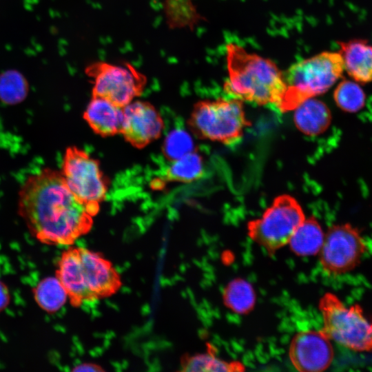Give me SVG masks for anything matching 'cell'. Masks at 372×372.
Segmentation results:
<instances>
[{"label":"cell","instance_id":"obj_1","mask_svg":"<svg viewBox=\"0 0 372 372\" xmlns=\"http://www.w3.org/2000/svg\"><path fill=\"white\" fill-rule=\"evenodd\" d=\"M18 209L32 234L48 245H72L93 225L94 216L61 172L50 168L25 180L19 192Z\"/></svg>","mask_w":372,"mask_h":372},{"label":"cell","instance_id":"obj_2","mask_svg":"<svg viewBox=\"0 0 372 372\" xmlns=\"http://www.w3.org/2000/svg\"><path fill=\"white\" fill-rule=\"evenodd\" d=\"M228 79L224 90L231 98L276 107L286 90L283 73L271 60L231 43L226 46Z\"/></svg>","mask_w":372,"mask_h":372},{"label":"cell","instance_id":"obj_3","mask_svg":"<svg viewBox=\"0 0 372 372\" xmlns=\"http://www.w3.org/2000/svg\"><path fill=\"white\" fill-rule=\"evenodd\" d=\"M56 278L74 307L110 297L122 286L121 276L110 260L83 247H70L63 252Z\"/></svg>","mask_w":372,"mask_h":372},{"label":"cell","instance_id":"obj_4","mask_svg":"<svg viewBox=\"0 0 372 372\" xmlns=\"http://www.w3.org/2000/svg\"><path fill=\"white\" fill-rule=\"evenodd\" d=\"M344 71L339 52H322L293 63L283 73L286 90L277 108L282 112H288L305 100L325 93Z\"/></svg>","mask_w":372,"mask_h":372},{"label":"cell","instance_id":"obj_5","mask_svg":"<svg viewBox=\"0 0 372 372\" xmlns=\"http://www.w3.org/2000/svg\"><path fill=\"white\" fill-rule=\"evenodd\" d=\"M322 330L338 344L358 352L372 353V318L359 304L349 307L334 293L327 292L319 302Z\"/></svg>","mask_w":372,"mask_h":372},{"label":"cell","instance_id":"obj_6","mask_svg":"<svg viewBox=\"0 0 372 372\" xmlns=\"http://www.w3.org/2000/svg\"><path fill=\"white\" fill-rule=\"evenodd\" d=\"M242 101L231 98L200 101L194 104L187 123L198 138L231 145L241 138L247 120Z\"/></svg>","mask_w":372,"mask_h":372},{"label":"cell","instance_id":"obj_7","mask_svg":"<svg viewBox=\"0 0 372 372\" xmlns=\"http://www.w3.org/2000/svg\"><path fill=\"white\" fill-rule=\"evenodd\" d=\"M304 219L298 202L290 195H280L273 200L260 218L248 223L247 234L269 255H273L289 243Z\"/></svg>","mask_w":372,"mask_h":372},{"label":"cell","instance_id":"obj_8","mask_svg":"<svg viewBox=\"0 0 372 372\" xmlns=\"http://www.w3.org/2000/svg\"><path fill=\"white\" fill-rule=\"evenodd\" d=\"M61 172L72 193L95 216L109 185L99 161L84 150L70 147L65 151Z\"/></svg>","mask_w":372,"mask_h":372},{"label":"cell","instance_id":"obj_9","mask_svg":"<svg viewBox=\"0 0 372 372\" xmlns=\"http://www.w3.org/2000/svg\"><path fill=\"white\" fill-rule=\"evenodd\" d=\"M85 73L92 82V96L103 98L121 107L140 96L147 83L145 76L129 63L96 61L88 64Z\"/></svg>","mask_w":372,"mask_h":372},{"label":"cell","instance_id":"obj_10","mask_svg":"<svg viewBox=\"0 0 372 372\" xmlns=\"http://www.w3.org/2000/svg\"><path fill=\"white\" fill-rule=\"evenodd\" d=\"M366 251L360 229L350 223L334 225L324 234L320 262L327 273L342 275L358 267Z\"/></svg>","mask_w":372,"mask_h":372},{"label":"cell","instance_id":"obj_11","mask_svg":"<svg viewBox=\"0 0 372 372\" xmlns=\"http://www.w3.org/2000/svg\"><path fill=\"white\" fill-rule=\"evenodd\" d=\"M331 341L322 329L297 333L292 338L289 349L291 364L302 372L326 370L333 359Z\"/></svg>","mask_w":372,"mask_h":372},{"label":"cell","instance_id":"obj_12","mask_svg":"<svg viewBox=\"0 0 372 372\" xmlns=\"http://www.w3.org/2000/svg\"><path fill=\"white\" fill-rule=\"evenodd\" d=\"M123 112L121 134L132 146L143 148L161 135L163 118L149 102L133 101L123 107Z\"/></svg>","mask_w":372,"mask_h":372},{"label":"cell","instance_id":"obj_13","mask_svg":"<svg viewBox=\"0 0 372 372\" xmlns=\"http://www.w3.org/2000/svg\"><path fill=\"white\" fill-rule=\"evenodd\" d=\"M344 71L357 83L372 82V45L366 39L339 41Z\"/></svg>","mask_w":372,"mask_h":372},{"label":"cell","instance_id":"obj_14","mask_svg":"<svg viewBox=\"0 0 372 372\" xmlns=\"http://www.w3.org/2000/svg\"><path fill=\"white\" fill-rule=\"evenodd\" d=\"M83 118L96 134L103 137L114 136L121 132L123 107L103 98L92 96Z\"/></svg>","mask_w":372,"mask_h":372},{"label":"cell","instance_id":"obj_15","mask_svg":"<svg viewBox=\"0 0 372 372\" xmlns=\"http://www.w3.org/2000/svg\"><path fill=\"white\" fill-rule=\"evenodd\" d=\"M294 110V123L307 136L320 135L331 124V114L328 106L313 97L305 100Z\"/></svg>","mask_w":372,"mask_h":372},{"label":"cell","instance_id":"obj_16","mask_svg":"<svg viewBox=\"0 0 372 372\" xmlns=\"http://www.w3.org/2000/svg\"><path fill=\"white\" fill-rule=\"evenodd\" d=\"M324 239L322 227L315 217L311 216L300 225L288 244L296 255L309 256L319 254Z\"/></svg>","mask_w":372,"mask_h":372},{"label":"cell","instance_id":"obj_17","mask_svg":"<svg viewBox=\"0 0 372 372\" xmlns=\"http://www.w3.org/2000/svg\"><path fill=\"white\" fill-rule=\"evenodd\" d=\"M204 174L203 157L196 151L171 161L165 169V179L168 181L190 183Z\"/></svg>","mask_w":372,"mask_h":372},{"label":"cell","instance_id":"obj_18","mask_svg":"<svg viewBox=\"0 0 372 372\" xmlns=\"http://www.w3.org/2000/svg\"><path fill=\"white\" fill-rule=\"evenodd\" d=\"M256 300L254 290L247 281L242 278L231 280L223 291V301L227 307L237 313L249 312Z\"/></svg>","mask_w":372,"mask_h":372},{"label":"cell","instance_id":"obj_19","mask_svg":"<svg viewBox=\"0 0 372 372\" xmlns=\"http://www.w3.org/2000/svg\"><path fill=\"white\" fill-rule=\"evenodd\" d=\"M183 371H235L244 370L240 363L222 360L211 353L183 356L181 360Z\"/></svg>","mask_w":372,"mask_h":372},{"label":"cell","instance_id":"obj_20","mask_svg":"<svg viewBox=\"0 0 372 372\" xmlns=\"http://www.w3.org/2000/svg\"><path fill=\"white\" fill-rule=\"evenodd\" d=\"M333 99L342 110L355 113L364 106L366 94L356 81L343 79L333 92Z\"/></svg>","mask_w":372,"mask_h":372},{"label":"cell","instance_id":"obj_21","mask_svg":"<svg viewBox=\"0 0 372 372\" xmlns=\"http://www.w3.org/2000/svg\"><path fill=\"white\" fill-rule=\"evenodd\" d=\"M35 296L39 304L49 312L58 311L68 298L57 278H49L41 282L36 289Z\"/></svg>","mask_w":372,"mask_h":372},{"label":"cell","instance_id":"obj_22","mask_svg":"<svg viewBox=\"0 0 372 372\" xmlns=\"http://www.w3.org/2000/svg\"><path fill=\"white\" fill-rule=\"evenodd\" d=\"M28 85L24 76L14 70L0 75V100L8 105L23 101L27 96Z\"/></svg>","mask_w":372,"mask_h":372},{"label":"cell","instance_id":"obj_23","mask_svg":"<svg viewBox=\"0 0 372 372\" xmlns=\"http://www.w3.org/2000/svg\"><path fill=\"white\" fill-rule=\"evenodd\" d=\"M195 151L194 143L189 134L183 129H174L169 132L163 145L165 157L173 161Z\"/></svg>","mask_w":372,"mask_h":372},{"label":"cell","instance_id":"obj_24","mask_svg":"<svg viewBox=\"0 0 372 372\" xmlns=\"http://www.w3.org/2000/svg\"><path fill=\"white\" fill-rule=\"evenodd\" d=\"M192 5L193 3L191 0H164L165 10Z\"/></svg>","mask_w":372,"mask_h":372},{"label":"cell","instance_id":"obj_25","mask_svg":"<svg viewBox=\"0 0 372 372\" xmlns=\"http://www.w3.org/2000/svg\"><path fill=\"white\" fill-rule=\"evenodd\" d=\"M74 371H92V372H101L104 371L101 366L94 364V363H83L79 365L76 366L73 369Z\"/></svg>","mask_w":372,"mask_h":372},{"label":"cell","instance_id":"obj_26","mask_svg":"<svg viewBox=\"0 0 372 372\" xmlns=\"http://www.w3.org/2000/svg\"><path fill=\"white\" fill-rule=\"evenodd\" d=\"M8 301V293L5 287L0 284V309H1Z\"/></svg>","mask_w":372,"mask_h":372}]
</instances>
